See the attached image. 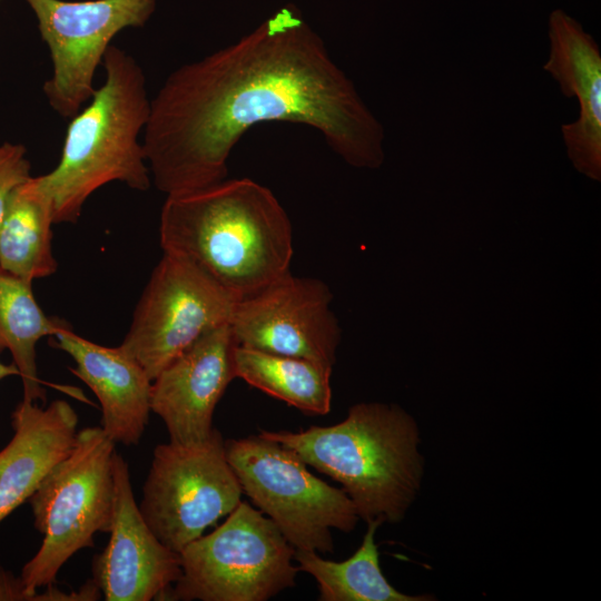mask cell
<instances>
[{
  "label": "cell",
  "mask_w": 601,
  "mask_h": 601,
  "mask_svg": "<svg viewBox=\"0 0 601 601\" xmlns=\"http://www.w3.org/2000/svg\"><path fill=\"white\" fill-rule=\"evenodd\" d=\"M268 121L314 128L353 167L384 161L383 125L288 4L236 42L169 73L150 99L142 132L151 183L168 196L225 179L235 145Z\"/></svg>",
  "instance_id": "1"
},
{
  "label": "cell",
  "mask_w": 601,
  "mask_h": 601,
  "mask_svg": "<svg viewBox=\"0 0 601 601\" xmlns=\"http://www.w3.org/2000/svg\"><path fill=\"white\" fill-rule=\"evenodd\" d=\"M159 238L164 253L190 262L236 302L288 274L294 254L284 207L247 177L166 196Z\"/></svg>",
  "instance_id": "2"
},
{
  "label": "cell",
  "mask_w": 601,
  "mask_h": 601,
  "mask_svg": "<svg viewBox=\"0 0 601 601\" xmlns=\"http://www.w3.org/2000/svg\"><path fill=\"white\" fill-rule=\"evenodd\" d=\"M259 434L341 483L366 523L400 522L420 492L424 473L420 428L397 405L358 403L334 425Z\"/></svg>",
  "instance_id": "3"
},
{
  "label": "cell",
  "mask_w": 601,
  "mask_h": 601,
  "mask_svg": "<svg viewBox=\"0 0 601 601\" xmlns=\"http://www.w3.org/2000/svg\"><path fill=\"white\" fill-rule=\"evenodd\" d=\"M105 82L68 124L58 165L37 176L52 203L53 221L76 223L88 198L120 181L146 191L151 185L142 140L150 111L146 77L126 50L110 46Z\"/></svg>",
  "instance_id": "4"
},
{
  "label": "cell",
  "mask_w": 601,
  "mask_h": 601,
  "mask_svg": "<svg viewBox=\"0 0 601 601\" xmlns=\"http://www.w3.org/2000/svg\"><path fill=\"white\" fill-rule=\"evenodd\" d=\"M116 443L100 426L77 433L75 445L29 499L35 528L43 535L37 553L22 566L31 593L56 582L63 564L109 533L114 513Z\"/></svg>",
  "instance_id": "5"
},
{
  "label": "cell",
  "mask_w": 601,
  "mask_h": 601,
  "mask_svg": "<svg viewBox=\"0 0 601 601\" xmlns=\"http://www.w3.org/2000/svg\"><path fill=\"white\" fill-rule=\"evenodd\" d=\"M294 554L277 525L240 501L224 523L181 550V574L167 600L266 601L295 587Z\"/></svg>",
  "instance_id": "6"
},
{
  "label": "cell",
  "mask_w": 601,
  "mask_h": 601,
  "mask_svg": "<svg viewBox=\"0 0 601 601\" xmlns=\"http://www.w3.org/2000/svg\"><path fill=\"white\" fill-rule=\"evenodd\" d=\"M225 449L243 492L295 550L332 552V529H355L359 516L345 491L314 475L292 450L262 434L227 440Z\"/></svg>",
  "instance_id": "7"
},
{
  "label": "cell",
  "mask_w": 601,
  "mask_h": 601,
  "mask_svg": "<svg viewBox=\"0 0 601 601\" xmlns=\"http://www.w3.org/2000/svg\"><path fill=\"white\" fill-rule=\"evenodd\" d=\"M243 490L217 428L197 443L158 444L142 486L139 510L155 535L180 553L228 515Z\"/></svg>",
  "instance_id": "8"
},
{
  "label": "cell",
  "mask_w": 601,
  "mask_h": 601,
  "mask_svg": "<svg viewBox=\"0 0 601 601\" xmlns=\"http://www.w3.org/2000/svg\"><path fill=\"white\" fill-rule=\"evenodd\" d=\"M236 299L190 262L164 253L120 346L152 381L206 332L229 324Z\"/></svg>",
  "instance_id": "9"
},
{
  "label": "cell",
  "mask_w": 601,
  "mask_h": 601,
  "mask_svg": "<svg viewBox=\"0 0 601 601\" xmlns=\"http://www.w3.org/2000/svg\"><path fill=\"white\" fill-rule=\"evenodd\" d=\"M46 42L52 75L43 85L49 106L70 119L90 100L97 68L114 37L141 27L156 0H26Z\"/></svg>",
  "instance_id": "10"
},
{
  "label": "cell",
  "mask_w": 601,
  "mask_h": 601,
  "mask_svg": "<svg viewBox=\"0 0 601 601\" xmlns=\"http://www.w3.org/2000/svg\"><path fill=\"white\" fill-rule=\"evenodd\" d=\"M328 285L290 272L236 303L229 326L237 345L305 358L333 368L341 329Z\"/></svg>",
  "instance_id": "11"
},
{
  "label": "cell",
  "mask_w": 601,
  "mask_h": 601,
  "mask_svg": "<svg viewBox=\"0 0 601 601\" xmlns=\"http://www.w3.org/2000/svg\"><path fill=\"white\" fill-rule=\"evenodd\" d=\"M114 513L106 548L92 558V581L106 601L167 600L181 574L180 553L166 546L136 502L129 465L114 456Z\"/></svg>",
  "instance_id": "12"
},
{
  "label": "cell",
  "mask_w": 601,
  "mask_h": 601,
  "mask_svg": "<svg viewBox=\"0 0 601 601\" xmlns=\"http://www.w3.org/2000/svg\"><path fill=\"white\" fill-rule=\"evenodd\" d=\"M235 345L229 324L215 327L152 380L151 412L164 422L170 442L190 444L209 436L216 405L236 378Z\"/></svg>",
  "instance_id": "13"
},
{
  "label": "cell",
  "mask_w": 601,
  "mask_h": 601,
  "mask_svg": "<svg viewBox=\"0 0 601 601\" xmlns=\"http://www.w3.org/2000/svg\"><path fill=\"white\" fill-rule=\"evenodd\" d=\"M549 57L543 65L563 96L580 105L575 121L561 134L574 167L592 179L601 175V51L581 23L556 9L549 17Z\"/></svg>",
  "instance_id": "14"
},
{
  "label": "cell",
  "mask_w": 601,
  "mask_h": 601,
  "mask_svg": "<svg viewBox=\"0 0 601 601\" xmlns=\"http://www.w3.org/2000/svg\"><path fill=\"white\" fill-rule=\"evenodd\" d=\"M49 344L75 362L70 372L96 395L100 427L116 444H139L151 413V384L142 366L120 345L104 346L76 334L71 326Z\"/></svg>",
  "instance_id": "15"
},
{
  "label": "cell",
  "mask_w": 601,
  "mask_h": 601,
  "mask_svg": "<svg viewBox=\"0 0 601 601\" xmlns=\"http://www.w3.org/2000/svg\"><path fill=\"white\" fill-rule=\"evenodd\" d=\"M78 414L65 400L48 406L21 400L11 413L13 435L0 451V523L29 501L71 452Z\"/></svg>",
  "instance_id": "16"
},
{
  "label": "cell",
  "mask_w": 601,
  "mask_h": 601,
  "mask_svg": "<svg viewBox=\"0 0 601 601\" xmlns=\"http://www.w3.org/2000/svg\"><path fill=\"white\" fill-rule=\"evenodd\" d=\"M53 224L51 199L32 176L9 200L0 226V267L28 283L55 274Z\"/></svg>",
  "instance_id": "17"
},
{
  "label": "cell",
  "mask_w": 601,
  "mask_h": 601,
  "mask_svg": "<svg viewBox=\"0 0 601 601\" xmlns=\"http://www.w3.org/2000/svg\"><path fill=\"white\" fill-rule=\"evenodd\" d=\"M70 325L49 317L37 303L32 283L0 267V353L9 351L22 381V398L45 402L46 391L38 376L37 343Z\"/></svg>",
  "instance_id": "18"
},
{
  "label": "cell",
  "mask_w": 601,
  "mask_h": 601,
  "mask_svg": "<svg viewBox=\"0 0 601 601\" xmlns=\"http://www.w3.org/2000/svg\"><path fill=\"white\" fill-rule=\"evenodd\" d=\"M236 377L306 413L331 411L332 368L305 358L272 354L235 345Z\"/></svg>",
  "instance_id": "19"
},
{
  "label": "cell",
  "mask_w": 601,
  "mask_h": 601,
  "mask_svg": "<svg viewBox=\"0 0 601 601\" xmlns=\"http://www.w3.org/2000/svg\"><path fill=\"white\" fill-rule=\"evenodd\" d=\"M378 521L367 523L362 544L341 562L323 559L315 551L295 550L298 569L312 575L318 585L319 601H428L427 594L410 595L396 590L380 566L375 533Z\"/></svg>",
  "instance_id": "20"
},
{
  "label": "cell",
  "mask_w": 601,
  "mask_h": 601,
  "mask_svg": "<svg viewBox=\"0 0 601 601\" xmlns=\"http://www.w3.org/2000/svg\"><path fill=\"white\" fill-rule=\"evenodd\" d=\"M101 597L92 579L87 580L78 590L67 592L53 583L42 588L41 592L31 593L21 577L14 575L0 562V601H97Z\"/></svg>",
  "instance_id": "21"
},
{
  "label": "cell",
  "mask_w": 601,
  "mask_h": 601,
  "mask_svg": "<svg viewBox=\"0 0 601 601\" xmlns=\"http://www.w3.org/2000/svg\"><path fill=\"white\" fill-rule=\"evenodd\" d=\"M31 164L22 144L0 145V226L14 190L31 178Z\"/></svg>",
  "instance_id": "22"
},
{
  "label": "cell",
  "mask_w": 601,
  "mask_h": 601,
  "mask_svg": "<svg viewBox=\"0 0 601 601\" xmlns=\"http://www.w3.org/2000/svg\"><path fill=\"white\" fill-rule=\"evenodd\" d=\"M9 376H19V371L13 363L4 364L0 361V381Z\"/></svg>",
  "instance_id": "23"
}]
</instances>
